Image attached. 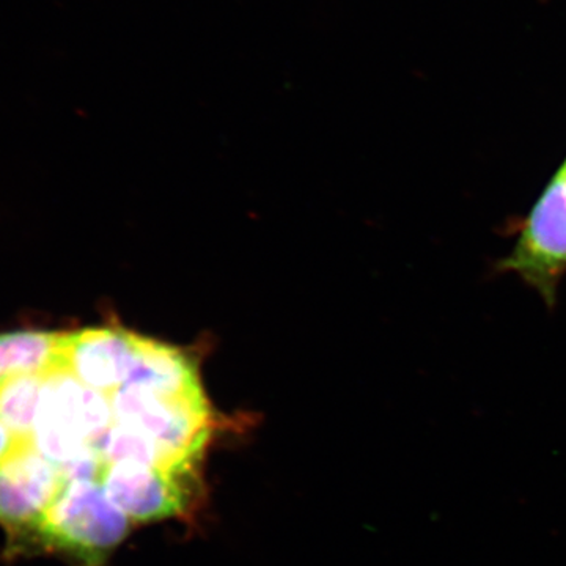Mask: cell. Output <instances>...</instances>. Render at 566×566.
Returning a JSON list of instances; mask_svg holds the SVG:
<instances>
[{
    "label": "cell",
    "instance_id": "obj_1",
    "mask_svg": "<svg viewBox=\"0 0 566 566\" xmlns=\"http://www.w3.org/2000/svg\"><path fill=\"white\" fill-rule=\"evenodd\" d=\"M114 423L109 395L55 370L44 381L32 446L62 468L80 458L102 457L99 447Z\"/></svg>",
    "mask_w": 566,
    "mask_h": 566
},
{
    "label": "cell",
    "instance_id": "obj_2",
    "mask_svg": "<svg viewBox=\"0 0 566 566\" xmlns=\"http://www.w3.org/2000/svg\"><path fill=\"white\" fill-rule=\"evenodd\" d=\"M129 523L102 482H70L35 534L46 545L98 564L125 538Z\"/></svg>",
    "mask_w": 566,
    "mask_h": 566
},
{
    "label": "cell",
    "instance_id": "obj_3",
    "mask_svg": "<svg viewBox=\"0 0 566 566\" xmlns=\"http://www.w3.org/2000/svg\"><path fill=\"white\" fill-rule=\"evenodd\" d=\"M502 270L520 275L547 304L556 303L558 281L566 271V163L535 205Z\"/></svg>",
    "mask_w": 566,
    "mask_h": 566
},
{
    "label": "cell",
    "instance_id": "obj_4",
    "mask_svg": "<svg viewBox=\"0 0 566 566\" xmlns=\"http://www.w3.org/2000/svg\"><path fill=\"white\" fill-rule=\"evenodd\" d=\"M59 465L31 444L0 465V524L11 532H35L66 486Z\"/></svg>",
    "mask_w": 566,
    "mask_h": 566
},
{
    "label": "cell",
    "instance_id": "obj_5",
    "mask_svg": "<svg viewBox=\"0 0 566 566\" xmlns=\"http://www.w3.org/2000/svg\"><path fill=\"white\" fill-rule=\"evenodd\" d=\"M139 354V335L122 327H91L63 334L61 370L82 385L112 395L132 378Z\"/></svg>",
    "mask_w": 566,
    "mask_h": 566
},
{
    "label": "cell",
    "instance_id": "obj_6",
    "mask_svg": "<svg viewBox=\"0 0 566 566\" xmlns=\"http://www.w3.org/2000/svg\"><path fill=\"white\" fill-rule=\"evenodd\" d=\"M103 485L111 501L136 523L178 515L191 499V482L150 465H111Z\"/></svg>",
    "mask_w": 566,
    "mask_h": 566
},
{
    "label": "cell",
    "instance_id": "obj_7",
    "mask_svg": "<svg viewBox=\"0 0 566 566\" xmlns=\"http://www.w3.org/2000/svg\"><path fill=\"white\" fill-rule=\"evenodd\" d=\"M128 382H136L167 397L203 395L196 365L186 354L144 337H139V354Z\"/></svg>",
    "mask_w": 566,
    "mask_h": 566
},
{
    "label": "cell",
    "instance_id": "obj_8",
    "mask_svg": "<svg viewBox=\"0 0 566 566\" xmlns=\"http://www.w3.org/2000/svg\"><path fill=\"white\" fill-rule=\"evenodd\" d=\"M63 334L21 329L0 334V385L13 376L61 370Z\"/></svg>",
    "mask_w": 566,
    "mask_h": 566
},
{
    "label": "cell",
    "instance_id": "obj_9",
    "mask_svg": "<svg viewBox=\"0 0 566 566\" xmlns=\"http://www.w3.org/2000/svg\"><path fill=\"white\" fill-rule=\"evenodd\" d=\"M48 375H18L0 385V422L24 441H32L40 397Z\"/></svg>",
    "mask_w": 566,
    "mask_h": 566
},
{
    "label": "cell",
    "instance_id": "obj_10",
    "mask_svg": "<svg viewBox=\"0 0 566 566\" xmlns=\"http://www.w3.org/2000/svg\"><path fill=\"white\" fill-rule=\"evenodd\" d=\"M32 441H24L18 438L13 431L9 430L2 422H0V465L6 463L10 457H13L22 446L31 444Z\"/></svg>",
    "mask_w": 566,
    "mask_h": 566
}]
</instances>
